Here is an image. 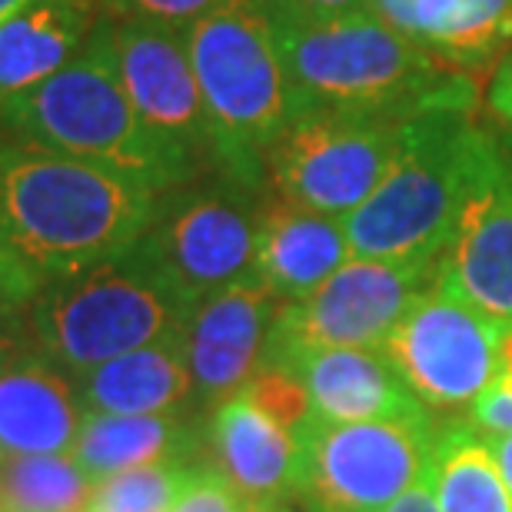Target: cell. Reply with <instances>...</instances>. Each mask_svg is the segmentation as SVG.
<instances>
[{
  "label": "cell",
  "mask_w": 512,
  "mask_h": 512,
  "mask_svg": "<svg viewBox=\"0 0 512 512\" xmlns=\"http://www.w3.org/2000/svg\"><path fill=\"white\" fill-rule=\"evenodd\" d=\"M157 197L114 170L0 140V310L27 313L47 286L130 250L150 227Z\"/></svg>",
  "instance_id": "1"
},
{
  "label": "cell",
  "mask_w": 512,
  "mask_h": 512,
  "mask_svg": "<svg viewBox=\"0 0 512 512\" xmlns=\"http://www.w3.org/2000/svg\"><path fill=\"white\" fill-rule=\"evenodd\" d=\"M273 17L296 110L333 107L409 120L476 104V87L463 67L413 44L370 7L333 17L273 7Z\"/></svg>",
  "instance_id": "2"
},
{
  "label": "cell",
  "mask_w": 512,
  "mask_h": 512,
  "mask_svg": "<svg viewBox=\"0 0 512 512\" xmlns=\"http://www.w3.org/2000/svg\"><path fill=\"white\" fill-rule=\"evenodd\" d=\"M183 44L213 124L217 167L253 187L266 147L296 110L270 0H223L183 30Z\"/></svg>",
  "instance_id": "3"
},
{
  "label": "cell",
  "mask_w": 512,
  "mask_h": 512,
  "mask_svg": "<svg viewBox=\"0 0 512 512\" xmlns=\"http://www.w3.org/2000/svg\"><path fill=\"white\" fill-rule=\"evenodd\" d=\"M0 124L20 140L114 170L153 193L197 177V167L170 150L133 110L97 34H90L84 54L47 84L0 104Z\"/></svg>",
  "instance_id": "4"
},
{
  "label": "cell",
  "mask_w": 512,
  "mask_h": 512,
  "mask_svg": "<svg viewBox=\"0 0 512 512\" xmlns=\"http://www.w3.org/2000/svg\"><path fill=\"white\" fill-rule=\"evenodd\" d=\"M483 127L473 110H433L399 127L393 163L376 190L343 217L353 256L439 263L463 200Z\"/></svg>",
  "instance_id": "5"
},
{
  "label": "cell",
  "mask_w": 512,
  "mask_h": 512,
  "mask_svg": "<svg viewBox=\"0 0 512 512\" xmlns=\"http://www.w3.org/2000/svg\"><path fill=\"white\" fill-rule=\"evenodd\" d=\"M187 313L124 250L74 280L47 286L27 306L24 320L30 346L70 376H80L140 346L177 340Z\"/></svg>",
  "instance_id": "6"
},
{
  "label": "cell",
  "mask_w": 512,
  "mask_h": 512,
  "mask_svg": "<svg viewBox=\"0 0 512 512\" xmlns=\"http://www.w3.org/2000/svg\"><path fill=\"white\" fill-rule=\"evenodd\" d=\"M183 187L160 193L150 227L130 253L173 300L193 310L256 273V207L240 183Z\"/></svg>",
  "instance_id": "7"
},
{
  "label": "cell",
  "mask_w": 512,
  "mask_h": 512,
  "mask_svg": "<svg viewBox=\"0 0 512 512\" xmlns=\"http://www.w3.org/2000/svg\"><path fill=\"white\" fill-rule=\"evenodd\" d=\"M433 416L313 423L303 433L296 503L306 512H386L429 476Z\"/></svg>",
  "instance_id": "8"
},
{
  "label": "cell",
  "mask_w": 512,
  "mask_h": 512,
  "mask_svg": "<svg viewBox=\"0 0 512 512\" xmlns=\"http://www.w3.org/2000/svg\"><path fill=\"white\" fill-rule=\"evenodd\" d=\"M406 120L363 110L300 107L263 153V170L286 200L350 217L393 163Z\"/></svg>",
  "instance_id": "9"
},
{
  "label": "cell",
  "mask_w": 512,
  "mask_h": 512,
  "mask_svg": "<svg viewBox=\"0 0 512 512\" xmlns=\"http://www.w3.org/2000/svg\"><path fill=\"white\" fill-rule=\"evenodd\" d=\"M439 263L353 256L323 286L280 303L266 363H293L320 350H383L403 313L436 283Z\"/></svg>",
  "instance_id": "10"
},
{
  "label": "cell",
  "mask_w": 512,
  "mask_h": 512,
  "mask_svg": "<svg viewBox=\"0 0 512 512\" xmlns=\"http://www.w3.org/2000/svg\"><path fill=\"white\" fill-rule=\"evenodd\" d=\"M503 336V326L436 280L393 326L383 353L429 416H456L496 383Z\"/></svg>",
  "instance_id": "11"
},
{
  "label": "cell",
  "mask_w": 512,
  "mask_h": 512,
  "mask_svg": "<svg viewBox=\"0 0 512 512\" xmlns=\"http://www.w3.org/2000/svg\"><path fill=\"white\" fill-rule=\"evenodd\" d=\"M94 34L143 124L197 170L200 163L217 167V140L183 44V30L100 17Z\"/></svg>",
  "instance_id": "12"
},
{
  "label": "cell",
  "mask_w": 512,
  "mask_h": 512,
  "mask_svg": "<svg viewBox=\"0 0 512 512\" xmlns=\"http://www.w3.org/2000/svg\"><path fill=\"white\" fill-rule=\"evenodd\" d=\"M436 280L499 323L512 326V147L479 133L463 200L439 256Z\"/></svg>",
  "instance_id": "13"
},
{
  "label": "cell",
  "mask_w": 512,
  "mask_h": 512,
  "mask_svg": "<svg viewBox=\"0 0 512 512\" xmlns=\"http://www.w3.org/2000/svg\"><path fill=\"white\" fill-rule=\"evenodd\" d=\"M280 300L260 276L207 296L183 320L180 346L193 376V399L217 409L237 396L270 356Z\"/></svg>",
  "instance_id": "14"
},
{
  "label": "cell",
  "mask_w": 512,
  "mask_h": 512,
  "mask_svg": "<svg viewBox=\"0 0 512 512\" xmlns=\"http://www.w3.org/2000/svg\"><path fill=\"white\" fill-rule=\"evenodd\" d=\"M303 433L266 409L247 386L213 409V466L237 489L247 509L293 503L300 479Z\"/></svg>",
  "instance_id": "15"
},
{
  "label": "cell",
  "mask_w": 512,
  "mask_h": 512,
  "mask_svg": "<svg viewBox=\"0 0 512 512\" xmlns=\"http://www.w3.org/2000/svg\"><path fill=\"white\" fill-rule=\"evenodd\" d=\"M353 260L343 220L286 200L273 190L256 207V276L270 286L280 303L310 296Z\"/></svg>",
  "instance_id": "16"
},
{
  "label": "cell",
  "mask_w": 512,
  "mask_h": 512,
  "mask_svg": "<svg viewBox=\"0 0 512 512\" xmlns=\"http://www.w3.org/2000/svg\"><path fill=\"white\" fill-rule=\"evenodd\" d=\"M84 413L74 376L34 346L0 373L4 456H70Z\"/></svg>",
  "instance_id": "17"
},
{
  "label": "cell",
  "mask_w": 512,
  "mask_h": 512,
  "mask_svg": "<svg viewBox=\"0 0 512 512\" xmlns=\"http://www.w3.org/2000/svg\"><path fill=\"white\" fill-rule=\"evenodd\" d=\"M286 366L303 380L313 416L323 423L429 416L383 350H320Z\"/></svg>",
  "instance_id": "18"
},
{
  "label": "cell",
  "mask_w": 512,
  "mask_h": 512,
  "mask_svg": "<svg viewBox=\"0 0 512 512\" xmlns=\"http://www.w3.org/2000/svg\"><path fill=\"white\" fill-rule=\"evenodd\" d=\"M370 10L463 70L486 67L512 47V0H370Z\"/></svg>",
  "instance_id": "19"
},
{
  "label": "cell",
  "mask_w": 512,
  "mask_h": 512,
  "mask_svg": "<svg viewBox=\"0 0 512 512\" xmlns=\"http://www.w3.org/2000/svg\"><path fill=\"white\" fill-rule=\"evenodd\" d=\"M94 0H34L0 27V104L47 84L84 54L97 27Z\"/></svg>",
  "instance_id": "20"
},
{
  "label": "cell",
  "mask_w": 512,
  "mask_h": 512,
  "mask_svg": "<svg viewBox=\"0 0 512 512\" xmlns=\"http://www.w3.org/2000/svg\"><path fill=\"white\" fill-rule=\"evenodd\" d=\"M77 396L90 413L160 416L180 413L193 399V376L180 336L130 350L74 376Z\"/></svg>",
  "instance_id": "21"
},
{
  "label": "cell",
  "mask_w": 512,
  "mask_h": 512,
  "mask_svg": "<svg viewBox=\"0 0 512 512\" xmlns=\"http://www.w3.org/2000/svg\"><path fill=\"white\" fill-rule=\"evenodd\" d=\"M190 449V429L177 413L124 416V413H84L70 459L84 469L90 483H107L110 476L153 463H177Z\"/></svg>",
  "instance_id": "22"
},
{
  "label": "cell",
  "mask_w": 512,
  "mask_h": 512,
  "mask_svg": "<svg viewBox=\"0 0 512 512\" xmlns=\"http://www.w3.org/2000/svg\"><path fill=\"white\" fill-rule=\"evenodd\" d=\"M429 486L439 512H512V493L493 449L469 423H449L436 433Z\"/></svg>",
  "instance_id": "23"
},
{
  "label": "cell",
  "mask_w": 512,
  "mask_h": 512,
  "mask_svg": "<svg viewBox=\"0 0 512 512\" xmlns=\"http://www.w3.org/2000/svg\"><path fill=\"white\" fill-rule=\"evenodd\" d=\"M94 489L70 456H0V512H87Z\"/></svg>",
  "instance_id": "24"
},
{
  "label": "cell",
  "mask_w": 512,
  "mask_h": 512,
  "mask_svg": "<svg viewBox=\"0 0 512 512\" xmlns=\"http://www.w3.org/2000/svg\"><path fill=\"white\" fill-rule=\"evenodd\" d=\"M187 463H153L110 476L94 489L87 512H170L187 476Z\"/></svg>",
  "instance_id": "25"
},
{
  "label": "cell",
  "mask_w": 512,
  "mask_h": 512,
  "mask_svg": "<svg viewBox=\"0 0 512 512\" xmlns=\"http://www.w3.org/2000/svg\"><path fill=\"white\" fill-rule=\"evenodd\" d=\"M170 512H250L213 463L190 466Z\"/></svg>",
  "instance_id": "26"
},
{
  "label": "cell",
  "mask_w": 512,
  "mask_h": 512,
  "mask_svg": "<svg viewBox=\"0 0 512 512\" xmlns=\"http://www.w3.org/2000/svg\"><path fill=\"white\" fill-rule=\"evenodd\" d=\"M107 17L140 20V24H157L170 30H187L203 14L220 7L223 0H100Z\"/></svg>",
  "instance_id": "27"
},
{
  "label": "cell",
  "mask_w": 512,
  "mask_h": 512,
  "mask_svg": "<svg viewBox=\"0 0 512 512\" xmlns=\"http://www.w3.org/2000/svg\"><path fill=\"white\" fill-rule=\"evenodd\" d=\"M469 426L479 429L483 436L512 433V396L503 393V389L489 386L486 393L476 399V406L469 409Z\"/></svg>",
  "instance_id": "28"
},
{
  "label": "cell",
  "mask_w": 512,
  "mask_h": 512,
  "mask_svg": "<svg viewBox=\"0 0 512 512\" xmlns=\"http://www.w3.org/2000/svg\"><path fill=\"white\" fill-rule=\"evenodd\" d=\"M486 107H489V114L499 117L503 124H512V47L506 50V57L499 60L493 77H489Z\"/></svg>",
  "instance_id": "29"
},
{
  "label": "cell",
  "mask_w": 512,
  "mask_h": 512,
  "mask_svg": "<svg viewBox=\"0 0 512 512\" xmlns=\"http://www.w3.org/2000/svg\"><path fill=\"white\" fill-rule=\"evenodd\" d=\"M27 320L20 313L0 310V373L17 360L20 353L30 350L27 346Z\"/></svg>",
  "instance_id": "30"
},
{
  "label": "cell",
  "mask_w": 512,
  "mask_h": 512,
  "mask_svg": "<svg viewBox=\"0 0 512 512\" xmlns=\"http://www.w3.org/2000/svg\"><path fill=\"white\" fill-rule=\"evenodd\" d=\"M270 7L303 17H333V14H350V10H366L370 0H270Z\"/></svg>",
  "instance_id": "31"
},
{
  "label": "cell",
  "mask_w": 512,
  "mask_h": 512,
  "mask_svg": "<svg viewBox=\"0 0 512 512\" xmlns=\"http://www.w3.org/2000/svg\"><path fill=\"white\" fill-rule=\"evenodd\" d=\"M386 512H439L436 496H433V486H429V476L419 479L413 489H406V493L399 496Z\"/></svg>",
  "instance_id": "32"
},
{
  "label": "cell",
  "mask_w": 512,
  "mask_h": 512,
  "mask_svg": "<svg viewBox=\"0 0 512 512\" xmlns=\"http://www.w3.org/2000/svg\"><path fill=\"white\" fill-rule=\"evenodd\" d=\"M486 443L493 449L499 473H503L509 493H512V433H493V436H486Z\"/></svg>",
  "instance_id": "33"
},
{
  "label": "cell",
  "mask_w": 512,
  "mask_h": 512,
  "mask_svg": "<svg viewBox=\"0 0 512 512\" xmlns=\"http://www.w3.org/2000/svg\"><path fill=\"white\" fill-rule=\"evenodd\" d=\"M493 386L512 396V326L503 336V346H499V376Z\"/></svg>",
  "instance_id": "34"
},
{
  "label": "cell",
  "mask_w": 512,
  "mask_h": 512,
  "mask_svg": "<svg viewBox=\"0 0 512 512\" xmlns=\"http://www.w3.org/2000/svg\"><path fill=\"white\" fill-rule=\"evenodd\" d=\"M30 4H34V0H0V27H4L10 17H17L20 10L30 7Z\"/></svg>",
  "instance_id": "35"
},
{
  "label": "cell",
  "mask_w": 512,
  "mask_h": 512,
  "mask_svg": "<svg viewBox=\"0 0 512 512\" xmlns=\"http://www.w3.org/2000/svg\"><path fill=\"white\" fill-rule=\"evenodd\" d=\"M250 512H306V509L293 499V503H276V506H263V509H250Z\"/></svg>",
  "instance_id": "36"
},
{
  "label": "cell",
  "mask_w": 512,
  "mask_h": 512,
  "mask_svg": "<svg viewBox=\"0 0 512 512\" xmlns=\"http://www.w3.org/2000/svg\"><path fill=\"white\" fill-rule=\"evenodd\" d=\"M506 140H509V147H512V137H506Z\"/></svg>",
  "instance_id": "37"
},
{
  "label": "cell",
  "mask_w": 512,
  "mask_h": 512,
  "mask_svg": "<svg viewBox=\"0 0 512 512\" xmlns=\"http://www.w3.org/2000/svg\"><path fill=\"white\" fill-rule=\"evenodd\" d=\"M0 456H4V453H0Z\"/></svg>",
  "instance_id": "38"
}]
</instances>
